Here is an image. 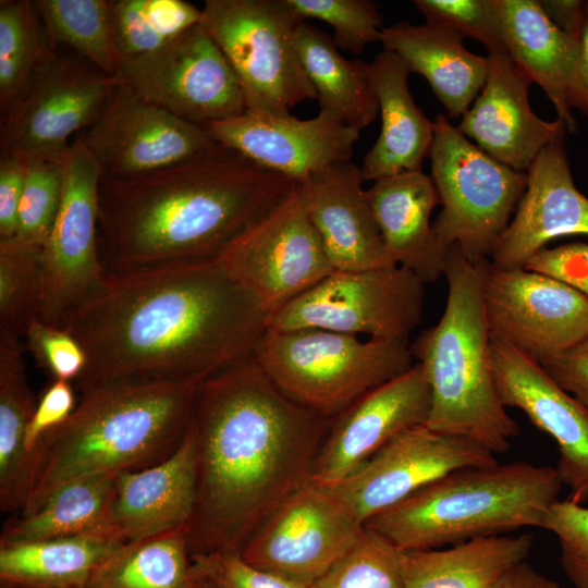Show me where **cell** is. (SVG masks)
Wrapping results in <instances>:
<instances>
[{
    "label": "cell",
    "instance_id": "1",
    "mask_svg": "<svg viewBox=\"0 0 588 588\" xmlns=\"http://www.w3.org/2000/svg\"><path fill=\"white\" fill-rule=\"evenodd\" d=\"M267 314L212 260L108 274L69 319L83 393L112 382L200 383L254 354Z\"/></svg>",
    "mask_w": 588,
    "mask_h": 588
},
{
    "label": "cell",
    "instance_id": "2",
    "mask_svg": "<svg viewBox=\"0 0 588 588\" xmlns=\"http://www.w3.org/2000/svg\"><path fill=\"white\" fill-rule=\"evenodd\" d=\"M331 419L285 396L248 356L198 384L191 419L197 487L191 555L240 554L310 480Z\"/></svg>",
    "mask_w": 588,
    "mask_h": 588
},
{
    "label": "cell",
    "instance_id": "3",
    "mask_svg": "<svg viewBox=\"0 0 588 588\" xmlns=\"http://www.w3.org/2000/svg\"><path fill=\"white\" fill-rule=\"evenodd\" d=\"M225 147L132 179L101 176L98 247L108 274L212 260L294 186Z\"/></svg>",
    "mask_w": 588,
    "mask_h": 588
},
{
    "label": "cell",
    "instance_id": "4",
    "mask_svg": "<svg viewBox=\"0 0 588 588\" xmlns=\"http://www.w3.org/2000/svg\"><path fill=\"white\" fill-rule=\"evenodd\" d=\"M199 383L112 382L82 393L69 418L37 448V473L21 515L77 478L145 469L183 441Z\"/></svg>",
    "mask_w": 588,
    "mask_h": 588
},
{
    "label": "cell",
    "instance_id": "5",
    "mask_svg": "<svg viewBox=\"0 0 588 588\" xmlns=\"http://www.w3.org/2000/svg\"><path fill=\"white\" fill-rule=\"evenodd\" d=\"M490 259H470L450 248L448 299L439 322L409 346L431 392L427 426L473 439L505 453L519 427L502 404L493 373L491 335L483 307Z\"/></svg>",
    "mask_w": 588,
    "mask_h": 588
},
{
    "label": "cell",
    "instance_id": "6",
    "mask_svg": "<svg viewBox=\"0 0 588 588\" xmlns=\"http://www.w3.org/2000/svg\"><path fill=\"white\" fill-rule=\"evenodd\" d=\"M562 485L555 467L523 461L464 467L424 486L365 527L402 551L542 528Z\"/></svg>",
    "mask_w": 588,
    "mask_h": 588
},
{
    "label": "cell",
    "instance_id": "7",
    "mask_svg": "<svg viewBox=\"0 0 588 588\" xmlns=\"http://www.w3.org/2000/svg\"><path fill=\"white\" fill-rule=\"evenodd\" d=\"M253 357L285 396L328 419L414 366L407 342L316 328L266 329Z\"/></svg>",
    "mask_w": 588,
    "mask_h": 588
},
{
    "label": "cell",
    "instance_id": "8",
    "mask_svg": "<svg viewBox=\"0 0 588 588\" xmlns=\"http://www.w3.org/2000/svg\"><path fill=\"white\" fill-rule=\"evenodd\" d=\"M433 123L431 179L442 205L433 231L446 248L490 259L524 195L527 173L471 144L445 115Z\"/></svg>",
    "mask_w": 588,
    "mask_h": 588
},
{
    "label": "cell",
    "instance_id": "9",
    "mask_svg": "<svg viewBox=\"0 0 588 588\" xmlns=\"http://www.w3.org/2000/svg\"><path fill=\"white\" fill-rule=\"evenodd\" d=\"M203 26L235 72L246 111L289 114L317 99L296 49L302 20L289 0H206Z\"/></svg>",
    "mask_w": 588,
    "mask_h": 588
},
{
    "label": "cell",
    "instance_id": "10",
    "mask_svg": "<svg viewBox=\"0 0 588 588\" xmlns=\"http://www.w3.org/2000/svg\"><path fill=\"white\" fill-rule=\"evenodd\" d=\"M424 283L408 269L334 270L267 317L266 329H323L408 343L424 311Z\"/></svg>",
    "mask_w": 588,
    "mask_h": 588
},
{
    "label": "cell",
    "instance_id": "11",
    "mask_svg": "<svg viewBox=\"0 0 588 588\" xmlns=\"http://www.w3.org/2000/svg\"><path fill=\"white\" fill-rule=\"evenodd\" d=\"M250 293L267 317L335 269L294 184L269 213L230 241L213 259Z\"/></svg>",
    "mask_w": 588,
    "mask_h": 588
},
{
    "label": "cell",
    "instance_id": "12",
    "mask_svg": "<svg viewBox=\"0 0 588 588\" xmlns=\"http://www.w3.org/2000/svg\"><path fill=\"white\" fill-rule=\"evenodd\" d=\"M117 79L203 127L247 110L235 72L201 23L156 51L122 59Z\"/></svg>",
    "mask_w": 588,
    "mask_h": 588
},
{
    "label": "cell",
    "instance_id": "13",
    "mask_svg": "<svg viewBox=\"0 0 588 588\" xmlns=\"http://www.w3.org/2000/svg\"><path fill=\"white\" fill-rule=\"evenodd\" d=\"M64 163L61 204L41 247L40 320L60 328L96 295L108 277L98 247L102 173L95 158L77 140H73Z\"/></svg>",
    "mask_w": 588,
    "mask_h": 588
},
{
    "label": "cell",
    "instance_id": "14",
    "mask_svg": "<svg viewBox=\"0 0 588 588\" xmlns=\"http://www.w3.org/2000/svg\"><path fill=\"white\" fill-rule=\"evenodd\" d=\"M118 79L56 51L1 121L0 150L24 162L61 161L74 134L98 117Z\"/></svg>",
    "mask_w": 588,
    "mask_h": 588
},
{
    "label": "cell",
    "instance_id": "15",
    "mask_svg": "<svg viewBox=\"0 0 588 588\" xmlns=\"http://www.w3.org/2000/svg\"><path fill=\"white\" fill-rule=\"evenodd\" d=\"M75 140L95 158L102 176L118 180L180 166L222 147L205 127L144 99L120 81Z\"/></svg>",
    "mask_w": 588,
    "mask_h": 588
},
{
    "label": "cell",
    "instance_id": "16",
    "mask_svg": "<svg viewBox=\"0 0 588 588\" xmlns=\"http://www.w3.org/2000/svg\"><path fill=\"white\" fill-rule=\"evenodd\" d=\"M364 531L365 526L324 486L309 480L261 524L241 558L256 568L311 587Z\"/></svg>",
    "mask_w": 588,
    "mask_h": 588
},
{
    "label": "cell",
    "instance_id": "17",
    "mask_svg": "<svg viewBox=\"0 0 588 588\" xmlns=\"http://www.w3.org/2000/svg\"><path fill=\"white\" fill-rule=\"evenodd\" d=\"M483 307L491 339L536 362L588 338V297L553 277L490 262Z\"/></svg>",
    "mask_w": 588,
    "mask_h": 588
},
{
    "label": "cell",
    "instance_id": "18",
    "mask_svg": "<svg viewBox=\"0 0 588 588\" xmlns=\"http://www.w3.org/2000/svg\"><path fill=\"white\" fill-rule=\"evenodd\" d=\"M497 463L494 454L473 439L418 425L395 436L340 482L324 487L365 526L443 475Z\"/></svg>",
    "mask_w": 588,
    "mask_h": 588
},
{
    "label": "cell",
    "instance_id": "19",
    "mask_svg": "<svg viewBox=\"0 0 588 588\" xmlns=\"http://www.w3.org/2000/svg\"><path fill=\"white\" fill-rule=\"evenodd\" d=\"M204 127L221 146L296 184L351 162L360 133L326 110L307 120L246 111Z\"/></svg>",
    "mask_w": 588,
    "mask_h": 588
},
{
    "label": "cell",
    "instance_id": "20",
    "mask_svg": "<svg viewBox=\"0 0 588 588\" xmlns=\"http://www.w3.org/2000/svg\"><path fill=\"white\" fill-rule=\"evenodd\" d=\"M431 392L420 364L367 392L331 419L310 480L332 486L402 431L426 425Z\"/></svg>",
    "mask_w": 588,
    "mask_h": 588
},
{
    "label": "cell",
    "instance_id": "21",
    "mask_svg": "<svg viewBox=\"0 0 588 588\" xmlns=\"http://www.w3.org/2000/svg\"><path fill=\"white\" fill-rule=\"evenodd\" d=\"M497 390L505 407L525 413L558 444L556 471L567 500L588 501V409L563 390L542 366L516 348L491 339Z\"/></svg>",
    "mask_w": 588,
    "mask_h": 588
},
{
    "label": "cell",
    "instance_id": "22",
    "mask_svg": "<svg viewBox=\"0 0 588 588\" xmlns=\"http://www.w3.org/2000/svg\"><path fill=\"white\" fill-rule=\"evenodd\" d=\"M486 83L457 130L495 160L525 172L550 143L566 135L561 119L548 122L529 105L531 85L507 54L489 53Z\"/></svg>",
    "mask_w": 588,
    "mask_h": 588
},
{
    "label": "cell",
    "instance_id": "23",
    "mask_svg": "<svg viewBox=\"0 0 588 588\" xmlns=\"http://www.w3.org/2000/svg\"><path fill=\"white\" fill-rule=\"evenodd\" d=\"M564 138L547 145L529 167L516 213L490 258L493 267H525L552 240L588 235V197L574 184Z\"/></svg>",
    "mask_w": 588,
    "mask_h": 588
},
{
    "label": "cell",
    "instance_id": "24",
    "mask_svg": "<svg viewBox=\"0 0 588 588\" xmlns=\"http://www.w3.org/2000/svg\"><path fill=\"white\" fill-rule=\"evenodd\" d=\"M364 181L351 161L298 184L306 215L335 270L396 266L387 255Z\"/></svg>",
    "mask_w": 588,
    "mask_h": 588
},
{
    "label": "cell",
    "instance_id": "25",
    "mask_svg": "<svg viewBox=\"0 0 588 588\" xmlns=\"http://www.w3.org/2000/svg\"><path fill=\"white\" fill-rule=\"evenodd\" d=\"M196 440L189 424L180 446L164 461L117 476L112 531L124 542L186 528L196 501Z\"/></svg>",
    "mask_w": 588,
    "mask_h": 588
},
{
    "label": "cell",
    "instance_id": "26",
    "mask_svg": "<svg viewBox=\"0 0 588 588\" xmlns=\"http://www.w3.org/2000/svg\"><path fill=\"white\" fill-rule=\"evenodd\" d=\"M367 196L390 261L412 271L424 284L444 274L450 249L430 223L440 204L432 179L421 170L402 172L376 181Z\"/></svg>",
    "mask_w": 588,
    "mask_h": 588
},
{
    "label": "cell",
    "instance_id": "27",
    "mask_svg": "<svg viewBox=\"0 0 588 588\" xmlns=\"http://www.w3.org/2000/svg\"><path fill=\"white\" fill-rule=\"evenodd\" d=\"M487 4L506 54L547 94L567 132H575L567 86L577 51L576 36L560 29L537 0H487Z\"/></svg>",
    "mask_w": 588,
    "mask_h": 588
},
{
    "label": "cell",
    "instance_id": "28",
    "mask_svg": "<svg viewBox=\"0 0 588 588\" xmlns=\"http://www.w3.org/2000/svg\"><path fill=\"white\" fill-rule=\"evenodd\" d=\"M458 34L431 23L399 22L384 27L380 41L409 73L422 75L451 119L463 117L481 91L489 59L468 51Z\"/></svg>",
    "mask_w": 588,
    "mask_h": 588
},
{
    "label": "cell",
    "instance_id": "29",
    "mask_svg": "<svg viewBox=\"0 0 588 588\" xmlns=\"http://www.w3.org/2000/svg\"><path fill=\"white\" fill-rule=\"evenodd\" d=\"M381 113V131L360 168L365 181L421 170L430 152L434 123L416 106L408 88L411 74L402 59L383 49L371 63Z\"/></svg>",
    "mask_w": 588,
    "mask_h": 588
},
{
    "label": "cell",
    "instance_id": "30",
    "mask_svg": "<svg viewBox=\"0 0 588 588\" xmlns=\"http://www.w3.org/2000/svg\"><path fill=\"white\" fill-rule=\"evenodd\" d=\"M21 336L0 329V507L22 512L32 493L37 460L25 446L37 402L28 384Z\"/></svg>",
    "mask_w": 588,
    "mask_h": 588
},
{
    "label": "cell",
    "instance_id": "31",
    "mask_svg": "<svg viewBox=\"0 0 588 588\" xmlns=\"http://www.w3.org/2000/svg\"><path fill=\"white\" fill-rule=\"evenodd\" d=\"M531 535H500L430 550L404 551V588H490L526 561Z\"/></svg>",
    "mask_w": 588,
    "mask_h": 588
},
{
    "label": "cell",
    "instance_id": "32",
    "mask_svg": "<svg viewBox=\"0 0 588 588\" xmlns=\"http://www.w3.org/2000/svg\"><path fill=\"white\" fill-rule=\"evenodd\" d=\"M125 542L111 536H72L0 543V581L5 588H84Z\"/></svg>",
    "mask_w": 588,
    "mask_h": 588
},
{
    "label": "cell",
    "instance_id": "33",
    "mask_svg": "<svg viewBox=\"0 0 588 588\" xmlns=\"http://www.w3.org/2000/svg\"><path fill=\"white\" fill-rule=\"evenodd\" d=\"M296 49L320 110L362 131L379 112L371 63L344 58L331 36L303 22L296 29Z\"/></svg>",
    "mask_w": 588,
    "mask_h": 588
},
{
    "label": "cell",
    "instance_id": "34",
    "mask_svg": "<svg viewBox=\"0 0 588 588\" xmlns=\"http://www.w3.org/2000/svg\"><path fill=\"white\" fill-rule=\"evenodd\" d=\"M117 476L96 474L65 483L37 511L21 515L7 525L0 543H23L72 536L115 537L111 526V511Z\"/></svg>",
    "mask_w": 588,
    "mask_h": 588
},
{
    "label": "cell",
    "instance_id": "35",
    "mask_svg": "<svg viewBox=\"0 0 588 588\" xmlns=\"http://www.w3.org/2000/svg\"><path fill=\"white\" fill-rule=\"evenodd\" d=\"M186 528L125 542L84 588H195Z\"/></svg>",
    "mask_w": 588,
    "mask_h": 588
},
{
    "label": "cell",
    "instance_id": "36",
    "mask_svg": "<svg viewBox=\"0 0 588 588\" xmlns=\"http://www.w3.org/2000/svg\"><path fill=\"white\" fill-rule=\"evenodd\" d=\"M48 44L66 45L86 62L115 77L118 53L108 0H36Z\"/></svg>",
    "mask_w": 588,
    "mask_h": 588
},
{
    "label": "cell",
    "instance_id": "37",
    "mask_svg": "<svg viewBox=\"0 0 588 588\" xmlns=\"http://www.w3.org/2000/svg\"><path fill=\"white\" fill-rule=\"evenodd\" d=\"M54 51L46 39L33 1H0L1 121L13 111L37 71Z\"/></svg>",
    "mask_w": 588,
    "mask_h": 588
},
{
    "label": "cell",
    "instance_id": "38",
    "mask_svg": "<svg viewBox=\"0 0 588 588\" xmlns=\"http://www.w3.org/2000/svg\"><path fill=\"white\" fill-rule=\"evenodd\" d=\"M120 59L150 53L203 22V10L183 0H109Z\"/></svg>",
    "mask_w": 588,
    "mask_h": 588
},
{
    "label": "cell",
    "instance_id": "39",
    "mask_svg": "<svg viewBox=\"0 0 588 588\" xmlns=\"http://www.w3.org/2000/svg\"><path fill=\"white\" fill-rule=\"evenodd\" d=\"M41 310V247L0 240V329L24 338Z\"/></svg>",
    "mask_w": 588,
    "mask_h": 588
},
{
    "label": "cell",
    "instance_id": "40",
    "mask_svg": "<svg viewBox=\"0 0 588 588\" xmlns=\"http://www.w3.org/2000/svg\"><path fill=\"white\" fill-rule=\"evenodd\" d=\"M403 553L365 527L356 546L314 588H404Z\"/></svg>",
    "mask_w": 588,
    "mask_h": 588
},
{
    "label": "cell",
    "instance_id": "41",
    "mask_svg": "<svg viewBox=\"0 0 588 588\" xmlns=\"http://www.w3.org/2000/svg\"><path fill=\"white\" fill-rule=\"evenodd\" d=\"M64 160L27 164L17 212L16 240L39 247L47 242L62 199Z\"/></svg>",
    "mask_w": 588,
    "mask_h": 588
},
{
    "label": "cell",
    "instance_id": "42",
    "mask_svg": "<svg viewBox=\"0 0 588 588\" xmlns=\"http://www.w3.org/2000/svg\"><path fill=\"white\" fill-rule=\"evenodd\" d=\"M302 19H317L333 28L332 39L339 49L359 54L367 45L380 41L382 15L369 0H289Z\"/></svg>",
    "mask_w": 588,
    "mask_h": 588
},
{
    "label": "cell",
    "instance_id": "43",
    "mask_svg": "<svg viewBox=\"0 0 588 588\" xmlns=\"http://www.w3.org/2000/svg\"><path fill=\"white\" fill-rule=\"evenodd\" d=\"M414 5L427 23L474 38L489 53L506 54L487 0H415Z\"/></svg>",
    "mask_w": 588,
    "mask_h": 588
},
{
    "label": "cell",
    "instance_id": "44",
    "mask_svg": "<svg viewBox=\"0 0 588 588\" xmlns=\"http://www.w3.org/2000/svg\"><path fill=\"white\" fill-rule=\"evenodd\" d=\"M542 528L558 538L561 566L573 586L588 588V507L559 500Z\"/></svg>",
    "mask_w": 588,
    "mask_h": 588
},
{
    "label": "cell",
    "instance_id": "45",
    "mask_svg": "<svg viewBox=\"0 0 588 588\" xmlns=\"http://www.w3.org/2000/svg\"><path fill=\"white\" fill-rule=\"evenodd\" d=\"M27 348L37 363L53 380H76L87 363L86 354L77 340L64 328L40 319L34 321L25 336Z\"/></svg>",
    "mask_w": 588,
    "mask_h": 588
},
{
    "label": "cell",
    "instance_id": "46",
    "mask_svg": "<svg viewBox=\"0 0 588 588\" xmlns=\"http://www.w3.org/2000/svg\"><path fill=\"white\" fill-rule=\"evenodd\" d=\"M193 575L213 588H314L247 564L240 554L208 553L192 556Z\"/></svg>",
    "mask_w": 588,
    "mask_h": 588
},
{
    "label": "cell",
    "instance_id": "47",
    "mask_svg": "<svg viewBox=\"0 0 588 588\" xmlns=\"http://www.w3.org/2000/svg\"><path fill=\"white\" fill-rule=\"evenodd\" d=\"M525 268L559 279L588 297V243L543 248Z\"/></svg>",
    "mask_w": 588,
    "mask_h": 588
},
{
    "label": "cell",
    "instance_id": "48",
    "mask_svg": "<svg viewBox=\"0 0 588 588\" xmlns=\"http://www.w3.org/2000/svg\"><path fill=\"white\" fill-rule=\"evenodd\" d=\"M75 396L69 381L53 380L42 393L26 431L25 446L37 460L40 440L62 425L75 408Z\"/></svg>",
    "mask_w": 588,
    "mask_h": 588
},
{
    "label": "cell",
    "instance_id": "49",
    "mask_svg": "<svg viewBox=\"0 0 588 588\" xmlns=\"http://www.w3.org/2000/svg\"><path fill=\"white\" fill-rule=\"evenodd\" d=\"M539 364L563 390L588 409V338Z\"/></svg>",
    "mask_w": 588,
    "mask_h": 588
},
{
    "label": "cell",
    "instance_id": "50",
    "mask_svg": "<svg viewBox=\"0 0 588 588\" xmlns=\"http://www.w3.org/2000/svg\"><path fill=\"white\" fill-rule=\"evenodd\" d=\"M26 171V162L12 155L0 154V240L15 236Z\"/></svg>",
    "mask_w": 588,
    "mask_h": 588
},
{
    "label": "cell",
    "instance_id": "51",
    "mask_svg": "<svg viewBox=\"0 0 588 588\" xmlns=\"http://www.w3.org/2000/svg\"><path fill=\"white\" fill-rule=\"evenodd\" d=\"M576 38L577 51L567 86V105L588 117V7Z\"/></svg>",
    "mask_w": 588,
    "mask_h": 588
},
{
    "label": "cell",
    "instance_id": "52",
    "mask_svg": "<svg viewBox=\"0 0 588 588\" xmlns=\"http://www.w3.org/2000/svg\"><path fill=\"white\" fill-rule=\"evenodd\" d=\"M548 17L563 32L576 36L586 15L588 1L540 0Z\"/></svg>",
    "mask_w": 588,
    "mask_h": 588
},
{
    "label": "cell",
    "instance_id": "53",
    "mask_svg": "<svg viewBox=\"0 0 588 588\" xmlns=\"http://www.w3.org/2000/svg\"><path fill=\"white\" fill-rule=\"evenodd\" d=\"M490 588H560V586L524 561L510 568Z\"/></svg>",
    "mask_w": 588,
    "mask_h": 588
},
{
    "label": "cell",
    "instance_id": "54",
    "mask_svg": "<svg viewBox=\"0 0 588 588\" xmlns=\"http://www.w3.org/2000/svg\"><path fill=\"white\" fill-rule=\"evenodd\" d=\"M195 580H196L195 588H213L211 585L203 580H198V579H195Z\"/></svg>",
    "mask_w": 588,
    "mask_h": 588
},
{
    "label": "cell",
    "instance_id": "55",
    "mask_svg": "<svg viewBox=\"0 0 588 588\" xmlns=\"http://www.w3.org/2000/svg\"><path fill=\"white\" fill-rule=\"evenodd\" d=\"M2 588H5V587H2Z\"/></svg>",
    "mask_w": 588,
    "mask_h": 588
}]
</instances>
